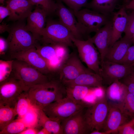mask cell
Segmentation results:
<instances>
[{
  "label": "cell",
  "instance_id": "obj_42",
  "mask_svg": "<svg viewBox=\"0 0 134 134\" xmlns=\"http://www.w3.org/2000/svg\"><path fill=\"white\" fill-rule=\"evenodd\" d=\"M8 25L6 24L3 23L0 25V33H2L5 31L8 32L10 28Z\"/></svg>",
  "mask_w": 134,
  "mask_h": 134
},
{
  "label": "cell",
  "instance_id": "obj_44",
  "mask_svg": "<svg viewBox=\"0 0 134 134\" xmlns=\"http://www.w3.org/2000/svg\"><path fill=\"white\" fill-rule=\"evenodd\" d=\"M90 134H109V133L107 132L97 130H94L91 132Z\"/></svg>",
  "mask_w": 134,
  "mask_h": 134
},
{
  "label": "cell",
  "instance_id": "obj_29",
  "mask_svg": "<svg viewBox=\"0 0 134 134\" xmlns=\"http://www.w3.org/2000/svg\"><path fill=\"white\" fill-rule=\"evenodd\" d=\"M28 91L23 92L20 95L14 107L18 118H22L32 106Z\"/></svg>",
  "mask_w": 134,
  "mask_h": 134
},
{
  "label": "cell",
  "instance_id": "obj_8",
  "mask_svg": "<svg viewBox=\"0 0 134 134\" xmlns=\"http://www.w3.org/2000/svg\"><path fill=\"white\" fill-rule=\"evenodd\" d=\"M74 14L85 35L96 33L111 20L110 16L86 8Z\"/></svg>",
  "mask_w": 134,
  "mask_h": 134
},
{
  "label": "cell",
  "instance_id": "obj_26",
  "mask_svg": "<svg viewBox=\"0 0 134 134\" xmlns=\"http://www.w3.org/2000/svg\"><path fill=\"white\" fill-rule=\"evenodd\" d=\"M38 124L40 127L45 128L51 134H63L61 122L50 118L44 113L42 109L40 110Z\"/></svg>",
  "mask_w": 134,
  "mask_h": 134
},
{
  "label": "cell",
  "instance_id": "obj_21",
  "mask_svg": "<svg viewBox=\"0 0 134 134\" xmlns=\"http://www.w3.org/2000/svg\"><path fill=\"white\" fill-rule=\"evenodd\" d=\"M112 15L111 19L112 36L111 46L122 38V34L126 29L128 17L124 5L117 11L113 12Z\"/></svg>",
  "mask_w": 134,
  "mask_h": 134
},
{
  "label": "cell",
  "instance_id": "obj_15",
  "mask_svg": "<svg viewBox=\"0 0 134 134\" xmlns=\"http://www.w3.org/2000/svg\"><path fill=\"white\" fill-rule=\"evenodd\" d=\"M10 56L11 59L24 61L48 77V75L51 73L46 62L37 51L35 47L14 53Z\"/></svg>",
  "mask_w": 134,
  "mask_h": 134
},
{
  "label": "cell",
  "instance_id": "obj_32",
  "mask_svg": "<svg viewBox=\"0 0 134 134\" xmlns=\"http://www.w3.org/2000/svg\"><path fill=\"white\" fill-rule=\"evenodd\" d=\"M28 0L33 5H40L41 7L46 12L47 15L55 12L57 3L53 0Z\"/></svg>",
  "mask_w": 134,
  "mask_h": 134
},
{
  "label": "cell",
  "instance_id": "obj_5",
  "mask_svg": "<svg viewBox=\"0 0 134 134\" xmlns=\"http://www.w3.org/2000/svg\"><path fill=\"white\" fill-rule=\"evenodd\" d=\"M84 112L85 119L91 132L102 130L109 109L108 102L105 94L98 98L87 106Z\"/></svg>",
  "mask_w": 134,
  "mask_h": 134
},
{
  "label": "cell",
  "instance_id": "obj_36",
  "mask_svg": "<svg viewBox=\"0 0 134 134\" xmlns=\"http://www.w3.org/2000/svg\"><path fill=\"white\" fill-rule=\"evenodd\" d=\"M133 69L127 76L121 79V81L127 87L128 91L134 96V67Z\"/></svg>",
  "mask_w": 134,
  "mask_h": 134
},
{
  "label": "cell",
  "instance_id": "obj_13",
  "mask_svg": "<svg viewBox=\"0 0 134 134\" xmlns=\"http://www.w3.org/2000/svg\"><path fill=\"white\" fill-rule=\"evenodd\" d=\"M56 3L55 12L59 21L69 30L75 38L83 40V37L85 35L73 11L65 6L59 0H57Z\"/></svg>",
  "mask_w": 134,
  "mask_h": 134
},
{
  "label": "cell",
  "instance_id": "obj_35",
  "mask_svg": "<svg viewBox=\"0 0 134 134\" xmlns=\"http://www.w3.org/2000/svg\"><path fill=\"white\" fill-rule=\"evenodd\" d=\"M124 33L125 36L131 39L134 34V10L128 14L127 24Z\"/></svg>",
  "mask_w": 134,
  "mask_h": 134
},
{
  "label": "cell",
  "instance_id": "obj_19",
  "mask_svg": "<svg viewBox=\"0 0 134 134\" xmlns=\"http://www.w3.org/2000/svg\"><path fill=\"white\" fill-rule=\"evenodd\" d=\"M6 3L10 12L8 19L13 21H22L27 18L33 5L28 0H8Z\"/></svg>",
  "mask_w": 134,
  "mask_h": 134
},
{
  "label": "cell",
  "instance_id": "obj_38",
  "mask_svg": "<svg viewBox=\"0 0 134 134\" xmlns=\"http://www.w3.org/2000/svg\"><path fill=\"white\" fill-rule=\"evenodd\" d=\"M130 46L120 64L131 66L134 62V44Z\"/></svg>",
  "mask_w": 134,
  "mask_h": 134
},
{
  "label": "cell",
  "instance_id": "obj_31",
  "mask_svg": "<svg viewBox=\"0 0 134 134\" xmlns=\"http://www.w3.org/2000/svg\"><path fill=\"white\" fill-rule=\"evenodd\" d=\"M119 106L130 117H134V96L128 91L123 102Z\"/></svg>",
  "mask_w": 134,
  "mask_h": 134
},
{
  "label": "cell",
  "instance_id": "obj_39",
  "mask_svg": "<svg viewBox=\"0 0 134 134\" xmlns=\"http://www.w3.org/2000/svg\"><path fill=\"white\" fill-rule=\"evenodd\" d=\"M10 15V12L9 9L6 6H0V22L1 23L3 19Z\"/></svg>",
  "mask_w": 134,
  "mask_h": 134
},
{
  "label": "cell",
  "instance_id": "obj_33",
  "mask_svg": "<svg viewBox=\"0 0 134 134\" xmlns=\"http://www.w3.org/2000/svg\"><path fill=\"white\" fill-rule=\"evenodd\" d=\"M13 59L0 60V83L4 81L10 76L12 71Z\"/></svg>",
  "mask_w": 134,
  "mask_h": 134
},
{
  "label": "cell",
  "instance_id": "obj_18",
  "mask_svg": "<svg viewBox=\"0 0 134 134\" xmlns=\"http://www.w3.org/2000/svg\"><path fill=\"white\" fill-rule=\"evenodd\" d=\"M61 122L63 134H90L84 116V110Z\"/></svg>",
  "mask_w": 134,
  "mask_h": 134
},
{
  "label": "cell",
  "instance_id": "obj_6",
  "mask_svg": "<svg viewBox=\"0 0 134 134\" xmlns=\"http://www.w3.org/2000/svg\"><path fill=\"white\" fill-rule=\"evenodd\" d=\"M11 74L29 88L32 86L50 81L47 76L34 67L24 61L17 59H13Z\"/></svg>",
  "mask_w": 134,
  "mask_h": 134
},
{
  "label": "cell",
  "instance_id": "obj_24",
  "mask_svg": "<svg viewBox=\"0 0 134 134\" xmlns=\"http://www.w3.org/2000/svg\"><path fill=\"white\" fill-rule=\"evenodd\" d=\"M66 96L75 102L80 104L86 103L85 98L91 93H95L97 87H91L80 85L65 86Z\"/></svg>",
  "mask_w": 134,
  "mask_h": 134
},
{
  "label": "cell",
  "instance_id": "obj_41",
  "mask_svg": "<svg viewBox=\"0 0 134 134\" xmlns=\"http://www.w3.org/2000/svg\"><path fill=\"white\" fill-rule=\"evenodd\" d=\"M39 130L35 128H27L20 134H37Z\"/></svg>",
  "mask_w": 134,
  "mask_h": 134
},
{
  "label": "cell",
  "instance_id": "obj_45",
  "mask_svg": "<svg viewBox=\"0 0 134 134\" xmlns=\"http://www.w3.org/2000/svg\"><path fill=\"white\" fill-rule=\"evenodd\" d=\"M37 134H51V133L45 129L42 128L40 130H39Z\"/></svg>",
  "mask_w": 134,
  "mask_h": 134
},
{
  "label": "cell",
  "instance_id": "obj_2",
  "mask_svg": "<svg viewBox=\"0 0 134 134\" xmlns=\"http://www.w3.org/2000/svg\"><path fill=\"white\" fill-rule=\"evenodd\" d=\"M25 25L18 23L10 27L6 39L10 56L13 54L35 47L37 41L27 30Z\"/></svg>",
  "mask_w": 134,
  "mask_h": 134
},
{
  "label": "cell",
  "instance_id": "obj_49",
  "mask_svg": "<svg viewBox=\"0 0 134 134\" xmlns=\"http://www.w3.org/2000/svg\"><path fill=\"white\" fill-rule=\"evenodd\" d=\"M131 66L134 67V62L131 65Z\"/></svg>",
  "mask_w": 134,
  "mask_h": 134
},
{
  "label": "cell",
  "instance_id": "obj_20",
  "mask_svg": "<svg viewBox=\"0 0 134 134\" xmlns=\"http://www.w3.org/2000/svg\"><path fill=\"white\" fill-rule=\"evenodd\" d=\"M132 44L131 39L124 36L110 47L104 60L120 63Z\"/></svg>",
  "mask_w": 134,
  "mask_h": 134
},
{
  "label": "cell",
  "instance_id": "obj_16",
  "mask_svg": "<svg viewBox=\"0 0 134 134\" xmlns=\"http://www.w3.org/2000/svg\"><path fill=\"white\" fill-rule=\"evenodd\" d=\"M108 103V112L102 129L110 134L117 132L120 127L130 120V117L119 105Z\"/></svg>",
  "mask_w": 134,
  "mask_h": 134
},
{
  "label": "cell",
  "instance_id": "obj_27",
  "mask_svg": "<svg viewBox=\"0 0 134 134\" xmlns=\"http://www.w3.org/2000/svg\"><path fill=\"white\" fill-rule=\"evenodd\" d=\"M17 115L14 108L0 104V131L15 120Z\"/></svg>",
  "mask_w": 134,
  "mask_h": 134
},
{
  "label": "cell",
  "instance_id": "obj_25",
  "mask_svg": "<svg viewBox=\"0 0 134 134\" xmlns=\"http://www.w3.org/2000/svg\"><path fill=\"white\" fill-rule=\"evenodd\" d=\"M120 0H92L85 7L104 15L110 16Z\"/></svg>",
  "mask_w": 134,
  "mask_h": 134
},
{
  "label": "cell",
  "instance_id": "obj_22",
  "mask_svg": "<svg viewBox=\"0 0 134 134\" xmlns=\"http://www.w3.org/2000/svg\"><path fill=\"white\" fill-rule=\"evenodd\" d=\"M63 83L65 86L80 85L91 87H102L103 84L100 76L93 71L82 73L74 80Z\"/></svg>",
  "mask_w": 134,
  "mask_h": 134
},
{
  "label": "cell",
  "instance_id": "obj_14",
  "mask_svg": "<svg viewBox=\"0 0 134 134\" xmlns=\"http://www.w3.org/2000/svg\"><path fill=\"white\" fill-rule=\"evenodd\" d=\"M48 15L46 12L39 5L27 18L26 29L30 32L37 41L40 40L43 32L45 27L46 17Z\"/></svg>",
  "mask_w": 134,
  "mask_h": 134
},
{
  "label": "cell",
  "instance_id": "obj_48",
  "mask_svg": "<svg viewBox=\"0 0 134 134\" xmlns=\"http://www.w3.org/2000/svg\"><path fill=\"white\" fill-rule=\"evenodd\" d=\"M5 0H0V3L3 4Z\"/></svg>",
  "mask_w": 134,
  "mask_h": 134
},
{
  "label": "cell",
  "instance_id": "obj_46",
  "mask_svg": "<svg viewBox=\"0 0 134 134\" xmlns=\"http://www.w3.org/2000/svg\"><path fill=\"white\" fill-rule=\"evenodd\" d=\"M131 40L133 44H134V34L133 35L132 37V38H131Z\"/></svg>",
  "mask_w": 134,
  "mask_h": 134
},
{
  "label": "cell",
  "instance_id": "obj_9",
  "mask_svg": "<svg viewBox=\"0 0 134 134\" xmlns=\"http://www.w3.org/2000/svg\"><path fill=\"white\" fill-rule=\"evenodd\" d=\"M72 40L77 48L81 60L86 64L88 68L100 75V54L90 37L86 40L73 37Z\"/></svg>",
  "mask_w": 134,
  "mask_h": 134
},
{
  "label": "cell",
  "instance_id": "obj_10",
  "mask_svg": "<svg viewBox=\"0 0 134 134\" xmlns=\"http://www.w3.org/2000/svg\"><path fill=\"white\" fill-rule=\"evenodd\" d=\"M29 89L11 74L8 78L0 83V104L14 108L20 95Z\"/></svg>",
  "mask_w": 134,
  "mask_h": 134
},
{
  "label": "cell",
  "instance_id": "obj_40",
  "mask_svg": "<svg viewBox=\"0 0 134 134\" xmlns=\"http://www.w3.org/2000/svg\"><path fill=\"white\" fill-rule=\"evenodd\" d=\"M8 45L6 39L0 37V55L5 54L7 51Z\"/></svg>",
  "mask_w": 134,
  "mask_h": 134
},
{
  "label": "cell",
  "instance_id": "obj_3",
  "mask_svg": "<svg viewBox=\"0 0 134 134\" xmlns=\"http://www.w3.org/2000/svg\"><path fill=\"white\" fill-rule=\"evenodd\" d=\"M68 47L61 43L41 45L38 42L35 47L45 60L51 73L59 72L69 55Z\"/></svg>",
  "mask_w": 134,
  "mask_h": 134
},
{
  "label": "cell",
  "instance_id": "obj_17",
  "mask_svg": "<svg viewBox=\"0 0 134 134\" xmlns=\"http://www.w3.org/2000/svg\"><path fill=\"white\" fill-rule=\"evenodd\" d=\"M90 37L96 46L99 52L100 63L104 60L109 49L111 46L112 36V23L111 20Z\"/></svg>",
  "mask_w": 134,
  "mask_h": 134
},
{
  "label": "cell",
  "instance_id": "obj_47",
  "mask_svg": "<svg viewBox=\"0 0 134 134\" xmlns=\"http://www.w3.org/2000/svg\"><path fill=\"white\" fill-rule=\"evenodd\" d=\"M124 1L125 3V5L129 2L130 0H124Z\"/></svg>",
  "mask_w": 134,
  "mask_h": 134
},
{
  "label": "cell",
  "instance_id": "obj_4",
  "mask_svg": "<svg viewBox=\"0 0 134 134\" xmlns=\"http://www.w3.org/2000/svg\"><path fill=\"white\" fill-rule=\"evenodd\" d=\"M89 105L77 103L66 97L49 104L42 110L50 118L61 122L84 109Z\"/></svg>",
  "mask_w": 134,
  "mask_h": 134
},
{
  "label": "cell",
  "instance_id": "obj_23",
  "mask_svg": "<svg viewBox=\"0 0 134 134\" xmlns=\"http://www.w3.org/2000/svg\"><path fill=\"white\" fill-rule=\"evenodd\" d=\"M128 90L126 86L119 80L110 84L106 91V97L109 103L120 105L124 102Z\"/></svg>",
  "mask_w": 134,
  "mask_h": 134
},
{
  "label": "cell",
  "instance_id": "obj_34",
  "mask_svg": "<svg viewBox=\"0 0 134 134\" xmlns=\"http://www.w3.org/2000/svg\"><path fill=\"white\" fill-rule=\"evenodd\" d=\"M66 4L74 13L85 7L88 0H59Z\"/></svg>",
  "mask_w": 134,
  "mask_h": 134
},
{
  "label": "cell",
  "instance_id": "obj_30",
  "mask_svg": "<svg viewBox=\"0 0 134 134\" xmlns=\"http://www.w3.org/2000/svg\"><path fill=\"white\" fill-rule=\"evenodd\" d=\"M27 128L21 120L18 118L13 120L0 131V134H20Z\"/></svg>",
  "mask_w": 134,
  "mask_h": 134
},
{
  "label": "cell",
  "instance_id": "obj_1",
  "mask_svg": "<svg viewBox=\"0 0 134 134\" xmlns=\"http://www.w3.org/2000/svg\"><path fill=\"white\" fill-rule=\"evenodd\" d=\"M28 92L32 105L41 109L66 96V87L59 78L32 86Z\"/></svg>",
  "mask_w": 134,
  "mask_h": 134
},
{
  "label": "cell",
  "instance_id": "obj_43",
  "mask_svg": "<svg viewBox=\"0 0 134 134\" xmlns=\"http://www.w3.org/2000/svg\"><path fill=\"white\" fill-rule=\"evenodd\" d=\"M126 9L134 10V0H132L124 5Z\"/></svg>",
  "mask_w": 134,
  "mask_h": 134
},
{
  "label": "cell",
  "instance_id": "obj_7",
  "mask_svg": "<svg viewBox=\"0 0 134 134\" xmlns=\"http://www.w3.org/2000/svg\"><path fill=\"white\" fill-rule=\"evenodd\" d=\"M73 37L69 30L59 21L49 20L40 41L43 44L61 43L72 47L74 45L72 40Z\"/></svg>",
  "mask_w": 134,
  "mask_h": 134
},
{
  "label": "cell",
  "instance_id": "obj_12",
  "mask_svg": "<svg viewBox=\"0 0 134 134\" xmlns=\"http://www.w3.org/2000/svg\"><path fill=\"white\" fill-rule=\"evenodd\" d=\"M92 71L85 67L75 53L69 54L60 69L59 78L62 82L74 80L82 73Z\"/></svg>",
  "mask_w": 134,
  "mask_h": 134
},
{
  "label": "cell",
  "instance_id": "obj_37",
  "mask_svg": "<svg viewBox=\"0 0 134 134\" xmlns=\"http://www.w3.org/2000/svg\"><path fill=\"white\" fill-rule=\"evenodd\" d=\"M117 132L119 134H134V117L120 127Z\"/></svg>",
  "mask_w": 134,
  "mask_h": 134
},
{
  "label": "cell",
  "instance_id": "obj_11",
  "mask_svg": "<svg viewBox=\"0 0 134 134\" xmlns=\"http://www.w3.org/2000/svg\"><path fill=\"white\" fill-rule=\"evenodd\" d=\"M133 67L106 60L100 64V75L103 83L110 84L116 80H119L129 74Z\"/></svg>",
  "mask_w": 134,
  "mask_h": 134
},
{
  "label": "cell",
  "instance_id": "obj_28",
  "mask_svg": "<svg viewBox=\"0 0 134 134\" xmlns=\"http://www.w3.org/2000/svg\"><path fill=\"white\" fill-rule=\"evenodd\" d=\"M40 109L32 106L22 118L20 119L27 128L40 127L39 125V118Z\"/></svg>",
  "mask_w": 134,
  "mask_h": 134
}]
</instances>
